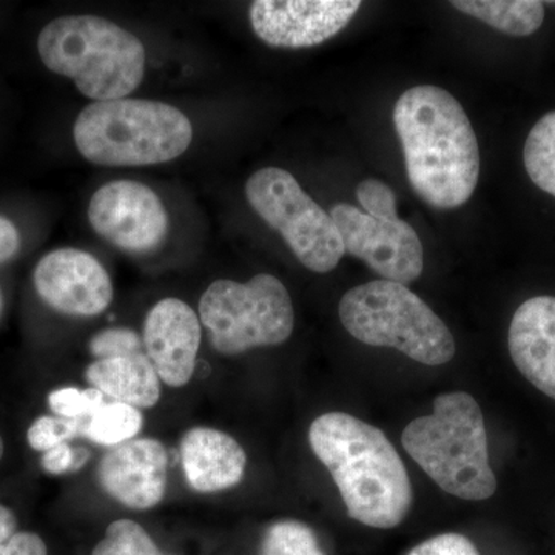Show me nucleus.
<instances>
[{
	"mask_svg": "<svg viewBox=\"0 0 555 555\" xmlns=\"http://www.w3.org/2000/svg\"><path fill=\"white\" fill-rule=\"evenodd\" d=\"M38 51L50 72L73 79L83 96L96 102L124 100L144 79L141 40L104 17L51 21L40 31Z\"/></svg>",
	"mask_w": 555,
	"mask_h": 555,
	"instance_id": "obj_4",
	"label": "nucleus"
},
{
	"mask_svg": "<svg viewBox=\"0 0 555 555\" xmlns=\"http://www.w3.org/2000/svg\"><path fill=\"white\" fill-rule=\"evenodd\" d=\"M0 308H2V295H0Z\"/></svg>",
	"mask_w": 555,
	"mask_h": 555,
	"instance_id": "obj_33",
	"label": "nucleus"
},
{
	"mask_svg": "<svg viewBox=\"0 0 555 555\" xmlns=\"http://www.w3.org/2000/svg\"><path fill=\"white\" fill-rule=\"evenodd\" d=\"M0 555H49V551L38 534L16 532L0 545Z\"/></svg>",
	"mask_w": 555,
	"mask_h": 555,
	"instance_id": "obj_28",
	"label": "nucleus"
},
{
	"mask_svg": "<svg viewBox=\"0 0 555 555\" xmlns=\"http://www.w3.org/2000/svg\"><path fill=\"white\" fill-rule=\"evenodd\" d=\"M179 455L185 480L198 494L235 488L246 474V451L235 438L214 427L188 430L182 437Z\"/></svg>",
	"mask_w": 555,
	"mask_h": 555,
	"instance_id": "obj_16",
	"label": "nucleus"
},
{
	"mask_svg": "<svg viewBox=\"0 0 555 555\" xmlns=\"http://www.w3.org/2000/svg\"><path fill=\"white\" fill-rule=\"evenodd\" d=\"M20 232L10 219L0 217V262L9 261L20 248Z\"/></svg>",
	"mask_w": 555,
	"mask_h": 555,
	"instance_id": "obj_30",
	"label": "nucleus"
},
{
	"mask_svg": "<svg viewBox=\"0 0 555 555\" xmlns=\"http://www.w3.org/2000/svg\"><path fill=\"white\" fill-rule=\"evenodd\" d=\"M357 199L371 217H398L396 192L379 179L371 178L361 181L357 188Z\"/></svg>",
	"mask_w": 555,
	"mask_h": 555,
	"instance_id": "obj_26",
	"label": "nucleus"
},
{
	"mask_svg": "<svg viewBox=\"0 0 555 555\" xmlns=\"http://www.w3.org/2000/svg\"><path fill=\"white\" fill-rule=\"evenodd\" d=\"M361 9L358 0H258L250 24L275 49H309L337 36Z\"/></svg>",
	"mask_w": 555,
	"mask_h": 555,
	"instance_id": "obj_11",
	"label": "nucleus"
},
{
	"mask_svg": "<svg viewBox=\"0 0 555 555\" xmlns=\"http://www.w3.org/2000/svg\"><path fill=\"white\" fill-rule=\"evenodd\" d=\"M169 454L156 438H134L112 448L98 467L101 488L130 509H152L167 489Z\"/></svg>",
	"mask_w": 555,
	"mask_h": 555,
	"instance_id": "obj_13",
	"label": "nucleus"
},
{
	"mask_svg": "<svg viewBox=\"0 0 555 555\" xmlns=\"http://www.w3.org/2000/svg\"><path fill=\"white\" fill-rule=\"evenodd\" d=\"M451 5L514 38L534 35L545 21V3L539 0H454Z\"/></svg>",
	"mask_w": 555,
	"mask_h": 555,
	"instance_id": "obj_18",
	"label": "nucleus"
},
{
	"mask_svg": "<svg viewBox=\"0 0 555 555\" xmlns=\"http://www.w3.org/2000/svg\"><path fill=\"white\" fill-rule=\"evenodd\" d=\"M3 452H5V444H3L2 437H0V460H2Z\"/></svg>",
	"mask_w": 555,
	"mask_h": 555,
	"instance_id": "obj_32",
	"label": "nucleus"
},
{
	"mask_svg": "<svg viewBox=\"0 0 555 555\" xmlns=\"http://www.w3.org/2000/svg\"><path fill=\"white\" fill-rule=\"evenodd\" d=\"M393 124L416 195L438 210L466 204L480 178V149L462 104L440 87H414L398 98Z\"/></svg>",
	"mask_w": 555,
	"mask_h": 555,
	"instance_id": "obj_1",
	"label": "nucleus"
},
{
	"mask_svg": "<svg viewBox=\"0 0 555 555\" xmlns=\"http://www.w3.org/2000/svg\"><path fill=\"white\" fill-rule=\"evenodd\" d=\"M91 555H166L160 553L149 532L137 521L122 518L113 521L104 539L94 546Z\"/></svg>",
	"mask_w": 555,
	"mask_h": 555,
	"instance_id": "obj_22",
	"label": "nucleus"
},
{
	"mask_svg": "<svg viewBox=\"0 0 555 555\" xmlns=\"http://www.w3.org/2000/svg\"><path fill=\"white\" fill-rule=\"evenodd\" d=\"M107 401L101 390L89 387H61L49 396V406L54 415L67 420H87Z\"/></svg>",
	"mask_w": 555,
	"mask_h": 555,
	"instance_id": "obj_23",
	"label": "nucleus"
},
{
	"mask_svg": "<svg viewBox=\"0 0 555 555\" xmlns=\"http://www.w3.org/2000/svg\"><path fill=\"white\" fill-rule=\"evenodd\" d=\"M328 215L346 254L366 262L383 280L408 286L422 276V241L403 219L371 217L350 204H337Z\"/></svg>",
	"mask_w": 555,
	"mask_h": 555,
	"instance_id": "obj_9",
	"label": "nucleus"
},
{
	"mask_svg": "<svg viewBox=\"0 0 555 555\" xmlns=\"http://www.w3.org/2000/svg\"><path fill=\"white\" fill-rule=\"evenodd\" d=\"M73 138L80 155L98 166L141 167L184 155L193 138L188 116L164 102H93L79 113Z\"/></svg>",
	"mask_w": 555,
	"mask_h": 555,
	"instance_id": "obj_5",
	"label": "nucleus"
},
{
	"mask_svg": "<svg viewBox=\"0 0 555 555\" xmlns=\"http://www.w3.org/2000/svg\"><path fill=\"white\" fill-rule=\"evenodd\" d=\"M42 467L51 476H61L67 470H76V451L68 443H62L60 447L43 452Z\"/></svg>",
	"mask_w": 555,
	"mask_h": 555,
	"instance_id": "obj_29",
	"label": "nucleus"
},
{
	"mask_svg": "<svg viewBox=\"0 0 555 555\" xmlns=\"http://www.w3.org/2000/svg\"><path fill=\"white\" fill-rule=\"evenodd\" d=\"M339 320L363 345L392 347L426 366L455 357L447 324L404 284L377 280L350 288L339 302Z\"/></svg>",
	"mask_w": 555,
	"mask_h": 555,
	"instance_id": "obj_6",
	"label": "nucleus"
},
{
	"mask_svg": "<svg viewBox=\"0 0 555 555\" xmlns=\"http://www.w3.org/2000/svg\"><path fill=\"white\" fill-rule=\"evenodd\" d=\"M36 292L51 309L72 317H96L113 299L107 270L79 248H60L40 259L33 272Z\"/></svg>",
	"mask_w": 555,
	"mask_h": 555,
	"instance_id": "obj_12",
	"label": "nucleus"
},
{
	"mask_svg": "<svg viewBox=\"0 0 555 555\" xmlns=\"http://www.w3.org/2000/svg\"><path fill=\"white\" fill-rule=\"evenodd\" d=\"M201 338L199 317L181 299H160L145 317L144 347L167 386L184 387L192 379Z\"/></svg>",
	"mask_w": 555,
	"mask_h": 555,
	"instance_id": "obj_14",
	"label": "nucleus"
},
{
	"mask_svg": "<svg viewBox=\"0 0 555 555\" xmlns=\"http://www.w3.org/2000/svg\"><path fill=\"white\" fill-rule=\"evenodd\" d=\"M246 196L305 268L327 273L345 257L337 225L287 170L266 167L248 178Z\"/></svg>",
	"mask_w": 555,
	"mask_h": 555,
	"instance_id": "obj_8",
	"label": "nucleus"
},
{
	"mask_svg": "<svg viewBox=\"0 0 555 555\" xmlns=\"http://www.w3.org/2000/svg\"><path fill=\"white\" fill-rule=\"evenodd\" d=\"M17 520L13 511L0 505V545L16 534Z\"/></svg>",
	"mask_w": 555,
	"mask_h": 555,
	"instance_id": "obj_31",
	"label": "nucleus"
},
{
	"mask_svg": "<svg viewBox=\"0 0 555 555\" xmlns=\"http://www.w3.org/2000/svg\"><path fill=\"white\" fill-rule=\"evenodd\" d=\"M259 555H326L309 525L299 520H280L262 537Z\"/></svg>",
	"mask_w": 555,
	"mask_h": 555,
	"instance_id": "obj_21",
	"label": "nucleus"
},
{
	"mask_svg": "<svg viewBox=\"0 0 555 555\" xmlns=\"http://www.w3.org/2000/svg\"><path fill=\"white\" fill-rule=\"evenodd\" d=\"M83 422L86 420H67L51 415L39 416L28 429V443L35 451H50L62 443H68L75 437H82Z\"/></svg>",
	"mask_w": 555,
	"mask_h": 555,
	"instance_id": "obj_24",
	"label": "nucleus"
},
{
	"mask_svg": "<svg viewBox=\"0 0 555 555\" xmlns=\"http://www.w3.org/2000/svg\"><path fill=\"white\" fill-rule=\"evenodd\" d=\"M89 221L94 232L127 251H150L169 232L166 208L152 189L137 181H113L91 196Z\"/></svg>",
	"mask_w": 555,
	"mask_h": 555,
	"instance_id": "obj_10",
	"label": "nucleus"
},
{
	"mask_svg": "<svg viewBox=\"0 0 555 555\" xmlns=\"http://www.w3.org/2000/svg\"><path fill=\"white\" fill-rule=\"evenodd\" d=\"M199 320L217 352L238 356L286 343L294 332L295 312L286 286L261 273L248 283H211L199 301Z\"/></svg>",
	"mask_w": 555,
	"mask_h": 555,
	"instance_id": "obj_7",
	"label": "nucleus"
},
{
	"mask_svg": "<svg viewBox=\"0 0 555 555\" xmlns=\"http://www.w3.org/2000/svg\"><path fill=\"white\" fill-rule=\"evenodd\" d=\"M401 444L448 494L467 502H481L495 494L483 412L469 393L438 396L433 414L409 423Z\"/></svg>",
	"mask_w": 555,
	"mask_h": 555,
	"instance_id": "obj_3",
	"label": "nucleus"
},
{
	"mask_svg": "<svg viewBox=\"0 0 555 555\" xmlns=\"http://www.w3.org/2000/svg\"><path fill=\"white\" fill-rule=\"evenodd\" d=\"M142 346H144V339H141L137 332L126 327H113L105 328L91 338L90 352L98 360H108V358L142 353Z\"/></svg>",
	"mask_w": 555,
	"mask_h": 555,
	"instance_id": "obj_25",
	"label": "nucleus"
},
{
	"mask_svg": "<svg viewBox=\"0 0 555 555\" xmlns=\"http://www.w3.org/2000/svg\"><path fill=\"white\" fill-rule=\"evenodd\" d=\"M408 555H481L473 540L456 532L438 534L412 547Z\"/></svg>",
	"mask_w": 555,
	"mask_h": 555,
	"instance_id": "obj_27",
	"label": "nucleus"
},
{
	"mask_svg": "<svg viewBox=\"0 0 555 555\" xmlns=\"http://www.w3.org/2000/svg\"><path fill=\"white\" fill-rule=\"evenodd\" d=\"M309 444L337 485L350 518L377 529H393L411 511L406 466L378 427L345 412L313 420Z\"/></svg>",
	"mask_w": 555,
	"mask_h": 555,
	"instance_id": "obj_2",
	"label": "nucleus"
},
{
	"mask_svg": "<svg viewBox=\"0 0 555 555\" xmlns=\"http://www.w3.org/2000/svg\"><path fill=\"white\" fill-rule=\"evenodd\" d=\"M144 426L141 409L105 401L83 422L82 437L101 447L116 448L134 440Z\"/></svg>",
	"mask_w": 555,
	"mask_h": 555,
	"instance_id": "obj_19",
	"label": "nucleus"
},
{
	"mask_svg": "<svg viewBox=\"0 0 555 555\" xmlns=\"http://www.w3.org/2000/svg\"><path fill=\"white\" fill-rule=\"evenodd\" d=\"M524 163L526 173L537 188L555 198V112L540 118L529 131Z\"/></svg>",
	"mask_w": 555,
	"mask_h": 555,
	"instance_id": "obj_20",
	"label": "nucleus"
},
{
	"mask_svg": "<svg viewBox=\"0 0 555 555\" xmlns=\"http://www.w3.org/2000/svg\"><path fill=\"white\" fill-rule=\"evenodd\" d=\"M87 383L109 401L150 409L163 396L160 378L147 353L96 360L86 371Z\"/></svg>",
	"mask_w": 555,
	"mask_h": 555,
	"instance_id": "obj_17",
	"label": "nucleus"
},
{
	"mask_svg": "<svg viewBox=\"0 0 555 555\" xmlns=\"http://www.w3.org/2000/svg\"><path fill=\"white\" fill-rule=\"evenodd\" d=\"M507 346L520 374L555 400V297L531 298L516 310Z\"/></svg>",
	"mask_w": 555,
	"mask_h": 555,
	"instance_id": "obj_15",
	"label": "nucleus"
}]
</instances>
